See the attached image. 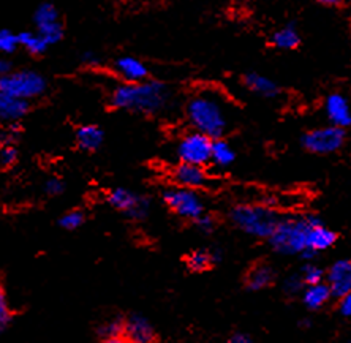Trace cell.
Returning <instances> with one entry per match:
<instances>
[{"label":"cell","instance_id":"obj_1","mask_svg":"<svg viewBox=\"0 0 351 343\" xmlns=\"http://www.w3.org/2000/svg\"><path fill=\"white\" fill-rule=\"evenodd\" d=\"M335 241V233L315 217L280 220L269 237L271 247L280 255H301L306 250L318 253L331 248Z\"/></svg>","mask_w":351,"mask_h":343},{"label":"cell","instance_id":"obj_2","mask_svg":"<svg viewBox=\"0 0 351 343\" xmlns=\"http://www.w3.org/2000/svg\"><path fill=\"white\" fill-rule=\"evenodd\" d=\"M110 103L123 111L156 116L168 109L171 103V89L165 82L156 80L123 82L111 92Z\"/></svg>","mask_w":351,"mask_h":343},{"label":"cell","instance_id":"obj_3","mask_svg":"<svg viewBox=\"0 0 351 343\" xmlns=\"http://www.w3.org/2000/svg\"><path fill=\"white\" fill-rule=\"evenodd\" d=\"M185 117L196 132L219 139L230 128V114L225 102L213 91H198L185 103Z\"/></svg>","mask_w":351,"mask_h":343},{"label":"cell","instance_id":"obj_4","mask_svg":"<svg viewBox=\"0 0 351 343\" xmlns=\"http://www.w3.org/2000/svg\"><path fill=\"white\" fill-rule=\"evenodd\" d=\"M230 218L237 230L258 239H269L280 222L276 211L258 204H237L231 209Z\"/></svg>","mask_w":351,"mask_h":343},{"label":"cell","instance_id":"obj_5","mask_svg":"<svg viewBox=\"0 0 351 343\" xmlns=\"http://www.w3.org/2000/svg\"><path fill=\"white\" fill-rule=\"evenodd\" d=\"M48 89V81L35 70H16L0 78V91L21 100H35Z\"/></svg>","mask_w":351,"mask_h":343},{"label":"cell","instance_id":"obj_6","mask_svg":"<svg viewBox=\"0 0 351 343\" xmlns=\"http://www.w3.org/2000/svg\"><path fill=\"white\" fill-rule=\"evenodd\" d=\"M163 202L169 211L185 220H198L204 214V202L198 191L176 185L163 191Z\"/></svg>","mask_w":351,"mask_h":343},{"label":"cell","instance_id":"obj_7","mask_svg":"<svg viewBox=\"0 0 351 343\" xmlns=\"http://www.w3.org/2000/svg\"><path fill=\"white\" fill-rule=\"evenodd\" d=\"M345 141H347L345 130L329 123L326 127L308 130L302 137V147L315 155H331L339 152L345 145Z\"/></svg>","mask_w":351,"mask_h":343},{"label":"cell","instance_id":"obj_8","mask_svg":"<svg viewBox=\"0 0 351 343\" xmlns=\"http://www.w3.org/2000/svg\"><path fill=\"white\" fill-rule=\"evenodd\" d=\"M213 143V138H209L208 134L204 133L196 132V130L185 133L184 137L179 139L178 147H176V154H178L179 162L206 166L210 163Z\"/></svg>","mask_w":351,"mask_h":343},{"label":"cell","instance_id":"obj_9","mask_svg":"<svg viewBox=\"0 0 351 343\" xmlns=\"http://www.w3.org/2000/svg\"><path fill=\"white\" fill-rule=\"evenodd\" d=\"M108 202L116 211L130 217L132 220H144L149 214V209H151V202L147 198L128 189H122V187L108 193Z\"/></svg>","mask_w":351,"mask_h":343},{"label":"cell","instance_id":"obj_10","mask_svg":"<svg viewBox=\"0 0 351 343\" xmlns=\"http://www.w3.org/2000/svg\"><path fill=\"white\" fill-rule=\"evenodd\" d=\"M324 114L331 126L347 130L351 127V103L343 93L332 92L324 100Z\"/></svg>","mask_w":351,"mask_h":343},{"label":"cell","instance_id":"obj_11","mask_svg":"<svg viewBox=\"0 0 351 343\" xmlns=\"http://www.w3.org/2000/svg\"><path fill=\"white\" fill-rule=\"evenodd\" d=\"M123 334L132 343H158L157 332L146 316L133 314L123 318Z\"/></svg>","mask_w":351,"mask_h":343},{"label":"cell","instance_id":"obj_12","mask_svg":"<svg viewBox=\"0 0 351 343\" xmlns=\"http://www.w3.org/2000/svg\"><path fill=\"white\" fill-rule=\"evenodd\" d=\"M326 283L331 289L332 298H343L351 291V259H339L331 268L326 275Z\"/></svg>","mask_w":351,"mask_h":343},{"label":"cell","instance_id":"obj_13","mask_svg":"<svg viewBox=\"0 0 351 343\" xmlns=\"http://www.w3.org/2000/svg\"><path fill=\"white\" fill-rule=\"evenodd\" d=\"M171 178L176 182V185L185 187V189L198 190L208 184V173H206L204 166L199 165H190L180 162L173 169Z\"/></svg>","mask_w":351,"mask_h":343},{"label":"cell","instance_id":"obj_14","mask_svg":"<svg viewBox=\"0 0 351 343\" xmlns=\"http://www.w3.org/2000/svg\"><path fill=\"white\" fill-rule=\"evenodd\" d=\"M114 71L123 82H141L149 80V69L135 56H122L114 60Z\"/></svg>","mask_w":351,"mask_h":343},{"label":"cell","instance_id":"obj_15","mask_svg":"<svg viewBox=\"0 0 351 343\" xmlns=\"http://www.w3.org/2000/svg\"><path fill=\"white\" fill-rule=\"evenodd\" d=\"M242 84L249 92L263 98H277L280 95V86L269 76L256 71H249L242 76Z\"/></svg>","mask_w":351,"mask_h":343},{"label":"cell","instance_id":"obj_16","mask_svg":"<svg viewBox=\"0 0 351 343\" xmlns=\"http://www.w3.org/2000/svg\"><path fill=\"white\" fill-rule=\"evenodd\" d=\"M30 103L27 100L12 97L0 91V119L5 122H18L29 113Z\"/></svg>","mask_w":351,"mask_h":343},{"label":"cell","instance_id":"obj_17","mask_svg":"<svg viewBox=\"0 0 351 343\" xmlns=\"http://www.w3.org/2000/svg\"><path fill=\"white\" fill-rule=\"evenodd\" d=\"M75 139L80 149L86 150V152H95L105 141V133L95 123H86V126H81L76 130Z\"/></svg>","mask_w":351,"mask_h":343},{"label":"cell","instance_id":"obj_18","mask_svg":"<svg viewBox=\"0 0 351 343\" xmlns=\"http://www.w3.org/2000/svg\"><path fill=\"white\" fill-rule=\"evenodd\" d=\"M332 298L331 289H329L328 283L319 282L315 285H306L302 289V303L308 310H319L329 303Z\"/></svg>","mask_w":351,"mask_h":343},{"label":"cell","instance_id":"obj_19","mask_svg":"<svg viewBox=\"0 0 351 343\" xmlns=\"http://www.w3.org/2000/svg\"><path fill=\"white\" fill-rule=\"evenodd\" d=\"M271 45L280 51H293L301 46V34L294 24H287L271 35Z\"/></svg>","mask_w":351,"mask_h":343},{"label":"cell","instance_id":"obj_20","mask_svg":"<svg viewBox=\"0 0 351 343\" xmlns=\"http://www.w3.org/2000/svg\"><path fill=\"white\" fill-rule=\"evenodd\" d=\"M276 279V272L274 269L266 263L255 264L245 275V285L247 288L252 291H260L267 287H271Z\"/></svg>","mask_w":351,"mask_h":343},{"label":"cell","instance_id":"obj_21","mask_svg":"<svg viewBox=\"0 0 351 343\" xmlns=\"http://www.w3.org/2000/svg\"><path fill=\"white\" fill-rule=\"evenodd\" d=\"M234 160L236 150L233 149V145L223 138L214 139L213 152H210V163L219 166V168H228V166L234 163Z\"/></svg>","mask_w":351,"mask_h":343},{"label":"cell","instance_id":"obj_22","mask_svg":"<svg viewBox=\"0 0 351 343\" xmlns=\"http://www.w3.org/2000/svg\"><path fill=\"white\" fill-rule=\"evenodd\" d=\"M18 38L21 48H24L30 56H43L49 48L48 41H46L37 30H35V32L24 30V32L18 34Z\"/></svg>","mask_w":351,"mask_h":343},{"label":"cell","instance_id":"obj_23","mask_svg":"<svg viewBox=\"0 0 351 343\" xmlns=\"http://www.w3.org/2000/svg\"><path fill=\"white\" fill-rule=\"evenodd\" d=\"M215 264L213 250H195L189 255L187 266L193 272H204Z\"/></svg>","mask_w":351,"mask_h":343},{"label":"cell","instance_id":"obj_24","mask_svg":"<svg viewBox=\"0 0 351 343\" xmlns=\"http://www.w3.org/2000/svg\"><path fill=\"white\" fill-rule=\"evenodd\" d=\"M56 21H60V14H59L58 7H56L54 3L43 2V3L38 5L37 10H35L34 23H35V25H37V27H38V25L56 23Z\"/></svg>","mask_w":351,"mask_h":343},{"label":"cell","instance_id":"obj_25","mask_svg":"<svg viewBox=\"0 0 351 343\" xmlns=\"http://www.w3.org/2000/svg\"><path fill=\"white\" fill-rule=\"evenodd\" d=\"M37 32L48 41L49 46H53L64 38V24L62 21H56V23L38 25Z\"/></svg>","mask_w":351,"mask_h":343},{"label":"cell","instance_id":"obj_26","mask_svg":"<svg viewBox=\"0 0 351 343\" xmlns=\"http://www.w3.org/2000/svg\"><path fill=\"white\" fill-rule=\"evenodd\" d=\"M84 222H86V214L82 211L65 212V214L59 218V225L64 228V230H69V231L78 230L80 226L84 225Z\"/></svg>","mask_w":351,"mask_h":343},{"label":"cell","instance_id":"obj_27","mask_svg":"<svg viewBox=\"0 0 351 343\" xmlns=\"http://www.w3.org/2000/svg\"><path fill=\"white\" fill-rule=\"evenodd\" d=\"M13 320V311L12 307H10L8 298H7V291H5L2 282H0V334L7 329Z\"/></svg>","mask_w":351,"mask_h":343},{"label":"cell","instance_id":"obj_28","mask_svg":"<svg viewBox=\"0 0 351 343\" xmlns=\"http://www.w3.org/2000/svg\"><path fill=\"white\" fill-rule=\"evenodd\" d=\"M18 48H19L18 34H14L8 29L0 30V53H2V54H13Z\"/></svg>","mask_w":351,"mask_h":343},{"label":"cell","instance_id":"obj_29","mask_svg":"<svg viewBox=\"0 0 351 343\" xmlns=\"http://www.w3.org/2000/svg\"><path fill=\"white\" fill-rule=\"evenodd\" d=\"M122 332H123V318L108 320L106 323H103L100 327H98V335H100V339H106V337L122 334Z\"/></svg>","mask_w":351,"mask_h":343},{"label":"cell","instance_id":"obj_30","mask_svg":"<svg viewBox=\"0 0 351 343\" xmlns=\"http://www.w3.org/2000/svg\"><path fill=\"white\" fill-rule=\"evenodd\" d=\"M301 277L306 285H315L323 282L324 272L322 268L317 266V264H307V266L304 268V271L301 272Z\"/></svg>","mask_w":351,"mask_h":343},{"label":"cell","instance_id":"obj_31","mask_svg":"<svg viewBox=\"0 0 351 343\" xmlns=\"http://www.w3.org/2000/svg\"><path fill=\"white\" fill-rule=\"evenodd\" d=\"M304 288H306V283H304L301 275H291V277H288L285 282H283V291L290 296L301 293Z\"/></svg>","mask_w":351,"mask_h":343},{"label":"cell","instance_id":"obj_32","mask_svg":"<svg viewBox=\"0 0 351 343\" xmlns=\"http://www.w3.org/2000/svg\"><path fill=\"white\" fill-rule=\"evenodd\" d=\"M18 162V150L12 144H5L0 149V165L2 166H13Z\"/></svg>","mask_w":351,"mask_h":343},{"label":"cell","instance_id":"obj_33","mask_svg":"<svg viewBox=\"0 0 351 343\" xmlns=\"http://www.w3.org/2000/svg\"><path fill=\"white\" fill-rule=\"evenodd\" d=\"M65 191V184L64 180L59 178H51L45 182V193L48 196H60Z\"/></svg>","mask_w":351,"mask_h":343},{"label":"cell","instance_id":"obj_34","mask_svg":"<svg viewBox=\"0 0 351 343\" xmlns=\"http://www.w3.org/2000/svg\"><path fill=\"white\" fill-rule=\"evenodd\" d=\"M195 223H196V226H198V230L201 233H206V235L213 233L214 228H215V220L210 215H208V214L201 215L198 220H195Z\"/></svg>","mask_w":351,"mask_h":343},{"label":"cell","instance_id":"obj_35","mask_svg":"<svg viewBox=\"0 0 351 343\" xmlns=\"http://www.w3.org/2000/svg\"><path fill=\"white\" fill-rule=\"evenodd\" d=\"M340 314L347 318H351V291H348L343 298H340V305H339Z\"/></svg>","mask_w":351,"mask_h":343},{"label":"cell","instance_id":"obj_36","mask_svg":"<svg viewBox=\"0 0 351 343\" xmlns=\"http://www.w3.org/2000/svg\"><path fill=\"white\" fill-rule=\"evenodd\" d=\"M315 2L326 8H345L351 3V0H315Z\"/></svg>","mask_w":351,"mask_h":343},{"label":"cell","instance_id":"obj_37","mask_svg":"<svg viewBox=\"0 0 351 343\" xmlns=\"http://www.w3.org/2000/svg\"><path fill=\"white\" fill-rule=\"evenodd\" d=\"M81 62H82V64H84V65L94 67V65L98 64V62H100V59H98V56H97L95 53H92V51H87V53L82 54Z\"/></svg>","mask_w":351,"mask_h":343},{"label":"cell","instance_id":"obj_38","mask_svg":"<svg viewBox=\"0 0 351 343\" xmlns=\"http://www.w3.org/2000/svg\"><path fill=\"white\" fill-rule=\"evenodd\" d=\"M100 343H132V340L128 339V337L122 332V334L111 335V337H106V339H101Z\"/></svg>","mask_w":351,"mask_h":343},{"label":"cell","instance_id":"obj_39","mask_svg":"<svg viewBox=\"0 0 351 343\" xmlns=\"http://www.w3.org/2000/svg\"><path fill=\"white\" fill-rule=\"evenodd\" d=\"M226 343H254V340L250 339L247 334H242V332H237V334H233L230 337V340Z\"/></svg>","mask_w":351,"mask_h":343},{"label":"cell","instance_id":"obj_40","mask_svg":"<svg viewBox=\"0 0 351 343\" xmlns=\"http://www.w3.org/2000/svg\"><path fill=\"white\" fill-rule=\"evenodd\" d=\"M13 71V65L8 59H0V78Z\"/></svg>","mask_w":351,"mask_h":343}]
</instances>
